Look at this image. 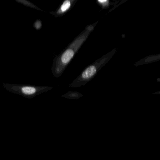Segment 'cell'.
Masks as SVG:
<instances>
[{"label":"cell","instance_id":"obj_1","mask_svg":"<svg viewBox=\"0 0 160 160\" xmlns=\"http://www.w3.org/2000/svg\"><path fill=\"white\" fill-rule=\"evenodd\" d=\"M98 22L99 21L86 26L84 30L74 39L73 41L57 58L56 62L57 72L60 73L64 71L70 62L73 58L75 55L88 38L91 33L94 30Z\"/></svg>","mask_w":160,"mask_h":160},{"label":"cell","instance_id":"obj_4","mask_svg":"<svg viewBox=\"0 0 160 160\" xmlns=\"http://www.w3.org/2000/svg\"><path fill=\"white\" fill-rule=\"evenodd\" d=\"M160 54H157V55H150L138 61L137 62H136L134 64L135 66L138 65H143L144 64H147V63H151V62H155L156 61L160 60Z\"/></svg>","mask_w":160,"mask_h":160},{"label":"cell","instance_id":"obj_9","mask_svg":"<svg viewBox=\"0 0 160 160\" xmlns=\"http://www.w3.org/2000/svg\"><path fill=\"white\" fill-rule=\"evenodd\" d=\"M108 0H98V2L102 5V9L108 7Z\"/></svg>","mask_w":160,"mask_h":160},{"label":"cell","instance_id":"obj_5","mask_svg":"<svg viewBox=\"0 0 160 160\" xmlns=\"http://www.w3.org/2000/svg\"><path fill=\"white\" fill-rule=\"evenodd\" d=\"M16 1L18 2H19V3H22V4L26 5V6H28V7H31V8H34V9H37V10L42 11L41 9H39V8H38L37 6H35L34 4L32 3L31 2L28 1L27 0H16Z\"/></svg>","mask_w":160,"mask_h":160},{"label":"cell","instance_id":"obj_8","mask_svg":"<svg viewBox=\"0 0 160 160\" xmlns=\"http://www.w3.org/2000/svg\"><path fill=\"white\" fill-rule=\"evenodd\" d=\"M82 96H83V95L81 94V93H79V92H69L68 95H67L68 97H69V98L72 99H78L82 97Z\"/></svg>","mask_w":160,"mask_h":160},{"label":"cell","instance_id":"obj_6","mask_svg":"<svg viewBox=\"0 0 160 160\" xmlns=\"http://www.w3.org/2000/svg\"><path fill=\"white\" fill-rule=\"evenodd\" d=\"M22 91L25 94H32L35 92L36 89L32 87H24L22 88Z\"/></svg>","mask_w":160,"mask_h":160},{"label":"cell","instance_id":"obj_3","mask_svg":"<svg viewBox=\"0 0 160 160\" xmlns=\"http://www.w3.org/2000/svg\"><path fill=\"white\" fill-rule=\"evenodd\" d=\"M78 1V0H63L58 9L50 13L56 17L62 16L70 11Z\"/></svg>","mask_w":160,"mask_h":160},{"label":"cell","instance_id":"obj_7","mask_svg":"<svg viewBox=\"0 0 160 160\" xmlns=\"http://www.w3.org/2000/svg\"><path fill=\"white\" fill-rule=\"evenodd\" d=\"M112 2L110 3V5L112 4V5H115L113 9L112 10H110L109 12L111 11H113L114 9H116V8L118 7V6H119L120 4H122V3H124V2L127 1V0H112Z\"/></svg>","mask_w":160,"mask_h":160},{"label":"cell","instance_id":"obj_2","mask_svg":"<svg viewBox=\"0 0 160 160\" xmlns=\"http://www.w3.org/2000/svg\"><path fill=\"white\" fill-rule=\"evenodd\" d=\"M117 51V48H114L89 65L70 84V87L78 88L85 86L91 80L100 70L110 61L116 54Z\"/></svg>","mask_w":160,"mask_h":160}]
</instances>
